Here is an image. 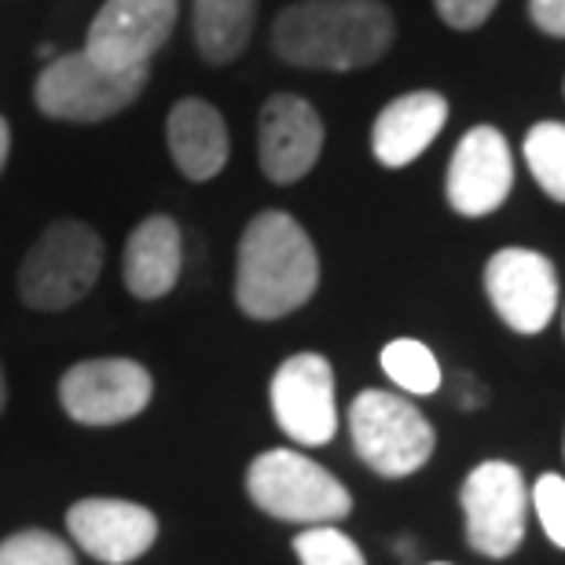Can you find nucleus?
I'll return each instance as SVG.
<instances>
[{"instance_id": "1", "label": "nucleus", "mask_w": 565, "mask_h": 565, "mask_svg": "<svg viewBox=\"0 0 565 565\" xmlns=\"http://www.w3.org/2000/svg\"><path fill=\"white\" fill-rule=\"evenodd\" d=\"M279 60L305 71H360L393 44V15L382 0H301L273 26Z\"/></svg>"}, {"instance_id": "2", "label": "nucleus", "mask_w": 565, "mask_h": 565, "mask_svg": "<svg viewBox=\"0 0 565 565\" xmlns=\"http://www.w3.org/2000/svg\"><path fill=\"white\" fill-rule=\"evenodd\" d=\"M320 287V257L290 213L265 210L250 221L239 243L235 301L254 320H279L298 312Z\"/></svg>"}, {"instance_id": "3", "label": "nucleus", "mask_w": 565, "mask_h": 565, "mask_svg": "<svg viewBox=\"0 0 565 565\" xmlns=\"http://www.w3.org/2000/svg\"><path fill=\"white\" fill-rule=\"evenodd\" d=\"M246 492L265 514L298 525H334L353 514V495L331 470L301 451H262L246 470Z\"/></svg>"}, {"instance_id": "4", "label": "nucleus", "mask_w": 565, "mask_h": 565, "mask_svg": "<svg viewBox=\"0 0 565 565\" xmlns=\"http://www.w3.org/2000/svg\"><path fill=\"white\" fill-rule=\"evenodd\" d=\"M104 239L82 221H60L22 257L19 294L38 312H63L96 287Z\"/></svg>"}, {"instance_id": "5", "label": "nucleus", "mask_w": 565, "mask_h": 565, "mask_svg": "<svg viewBox=\"0 0 565 565\" xmlns=\"http://www.w3.org/2000/svg\"><path fill=\"white\" fill-rule=\"evenodd\" d=\"M349 434L356 456L382 478H408L423 470L437 448V434L426 415L386 390H364L353 401Z\"/></svg>"}, {"instance_id": "6", "label": "nucleus", "mask_w": 565, "mask_h": 565, "mask_svg": "<svg viewBox=\"0 0 565 565\" xmlns=\"http://www.w3.org/2000/svg\"><path fill=\"white\" fill-rule=\"evenodd\" d=\"M147 66L143 71H107L88 52L55 55L38 77L33 99L41 115L60 121H104L126 110L132 99L143 93Z\"/></svg>"}, {"instance_id": "7", "label": "nucleus", "mask_w": 565, "mask_h": 565, "mask_svg": "<svg viewBox=\"0 0 565 565\" xmlns=\"http://www.w3.org/2000/svg\"><path fill=\"white\" fill-rule=\"evenodd\" d=\"M467 518V544L484 558H511L525 540L529 489L514 462L489 459L473 467L459 492Z\"/></svg>"}, {"instance_id": "8", "label": "nucleus", "mask_w": 565, "mask_h": 565, "mask_svg": "<svg viewBox=\"0 0 565 565\" xmlns=\"http://www.w3.org/2000/svg\"><path fill=\"white\" fill-rule=\"evenodd\" d=\"M151 371L137 360L104 356L74 364L60 382V404L82 426H118L129 423L151 404Z\"/></svg>"}, {"instance_id": "9", "label": "nucleus", "mask_w": 565, "mask_h": 565, "mask_svg": "<svg viewBox=\"0 0 565 565\" xmlns=\"http://www.w3.org/2000/svg\"><path fill=\"white\" fill-rule=\"evenodd\" d=\"M180 0H107L88 26L85 52L107 71H143L177 26Z\"/></svg>"}, {"instance_id": "10", "label": "nucleus", "mask_w": 565, "mask_h": 565, "mask_svg": "<svg viewBox=\"0 0 565 565\" xmlns=\"http://www.w3.org/2000/svg\"><path fill=\"white\" fill-rule=\"evenodd\" d=\"M484 290L495 316L518 334H540L558 309V276L544 254L507 246L484 265Z\"/></svg>"}, {"instance_id": "11", "label": "nucleus", "mask_w": 565, "mask_h": 565, "mask_svg": "<svg viewBox=\"0 0 565 565\" xmlns=\"http://www.w3.org/2000/svg\"><path fill=\"white\" fill-rule=\"evenodd\" d=\"M273 415L279 429L298 445H331L338 434L334 371L320 353L282 360L273 379Z\"/></svg>"}, {"instance_id": "12", "label": "nucleus", "mask_w": 565, "mask_h": 565, "mask_svg": "<svg viewBox=\"0 0 565 565\" xmlns=\"http://www.w3.org/2000/svg\"><path fill=\"white\" fill-rule=\"evenodd\" d=\"M514 188L511 143L500 129L478 126L459 140L448 166V202L462 217H484L500 210Z\"/></svg>"}, {"instance_id": "13", "label": "nucleus", "mask_w": 565, "mask_h": 565, "mask_svg": "<svg viewBox=\"0 0 565 565\" xmlns=\"http://www.w3.org/2000/svg\"><path fill=\"white\" fill-rule=\"evenodd\" d=\"M66 529L74 544L104 565H129L147 555L158 536V518L143 503L132 500H77L66 511Z\"/></svg>"}, {"instance_id": "14", "label": "nucleus", "mask_w": 565, "mask_h": 565, "mask_svg": "<svg viewBox=\"0 0 565 565\" xmlns=\"http://www.w3.org/2000/svg\"><path fill=\"white\" fill-rule=\"evenodd\" d=\"M323 121L301 96H273L257 126V162L273 184H298L320 162Z\"/></svg>"}, {"instance_id": "15", "label": "nucleus", "mask_w": 565, "mask_h": 565, "mask_svg": "<svg viewBox=\"0 0 565 565\" xmlns=\"http://www.w3.org/2000/svg\"><path fill=\"white\" fill-rule=\"evenodd\" d=\"M448 121V99L440 93H408L382 110L371 129V147L382 166L401 169L415 162Z\"/></svg>"}, {"instance_id": "16", "label": "nucleus", "mask_w": 565, "mask_h": 565, "mask_svg": "<svg viewBox=\"0 0 565 565\" xmlns=\"http://www.w3.org/2000/svg\"><path fill=\"white\" fill-rule=\"evenodd\" d=\"M166 140L177 169L188 180H213L228 162V129L206 99H180L166 118Z\"/></svg>"}, {"instance_id": "17", "label": "nucleus", "mask_w": 565, "mask_h": 565, "mask_svg": "<svg viewBox=\"0 0 565 565\" xmlns=\"http://www.w3.org/2000/svg\"><path fill=\"white\" fill-rule=\"evenodd\" d=\"M180 279V228L169 217H147L126 243V287L132 298L158 301Z\"/></svg>"}, {"instance_id": "18", "label": "nucleus", "mask_w": 565, "mask_h": 565, "mask_svg": "<svg viewBox=\"0 0 565 565\" xmlns=\"http://www.w3.org/2000/svg\"><path fill=\"white\" fill-rule=\"evenodd\" d=\"M257 0H195V44L202 60L232 63L254 30Z\"/></svg>"}, {"instance_id": "19", "label": "nucleus", "mask_w": 565, "mask_h": 565, "mask_svg": "<svg viewBox=\"0 0 565 565\" xmlns=\"http://www.w3.org/2000/svg\"><path fill=\"white\" fill-rule=\"evenodd\" d=\"M382 371L397 382L404 393H415V397H429L440 386V364L437 356L429 353L423 342L415 338H397L382 349Z\"/></svg>"}, {"instance_id": "20", "label": "nucleus", "mask_w": 565, "mask_h": 565, "mask_svg": "<svg viewBox=\"0 0 565 565\" xmlns=\"http://www.w3.org/2000/svg\"><path fill=\"white\" fill-rule=\"evenodd\" d=\"M525 162L533 169L536 184L555 202H565V126L562 121H540L525 137Z\"/></svg>"}, {"instance_id": "21", "label": "nucleus", "mask_w": 565, "mask_h": 565, "mask_svg": "<svg viewBox=\"0 0 565 565\" xmlns=\"http://www.w3.org/2000/svg\"><path fill=\"white\" fill-rule=\"evenodd\" d=\"M294 555L301 565H367L364 551L334 525H309L294 536Z\"/></svg>"}, {"instance_id": "22", "label": "nucleus", "mask_w": 565, "mask_h": 565, "mask_svg": "<svg viewBox=\"0 0 565 565\" xmlns=\"http://www.w3.org/2000/svg\"><path fill=\"white\" fill-rule=\"evenodd\" d=\"M0 565H77L66 540L44 529H22L0 544Z\"/></svg>"}, {"instance_id": "23", "label": "nucleus", "mask_w": 565, "mask_h": 565, "mask_svg": "<svg viewBox=\"0 0 565 565\" xmlns=\"http://www.w3.org/2000/svg\"><path fill=\"white\" fill-rule=\"evenodd\" d=\"M533 507H536L547 540L565 551V478L562 473H544V478L533 484Z\"/></svg>"}, {"instance_id": "24", "label": "nucleus", "mask_w": 565, "mask_h": 565, "mask_svg": "<svg viewBox=\"0 0 565 565\" xmlns=\"http://www.w3.org/2000/svg\"><path fill=\"white\" fill-rule=\"evenodd\" d=\"M495 4H500V0H434L437 15L445 19L451 30H478L495 11Z\"/></svg>"}, {"instance_id": "25", "label": "nucleus", "mask_w": 565, "mask_h": 565, "mask_svg": "<svg viewBox=\"0 0 565 565\" xmlns=\"http://www.w3.org/2000/svg\"><path fill=\"white\" fill-rule=\"evenodd\" d=\"M529 15L551 38H565V0H529Z\"/></svg>"}, {"instance_id": "26", "label": "nucleus", "mask_w": 565, "mask_h": 565, "mask_svg": "<svg viewBox=\"0 0 565 565\" xmlns=\"http://www.w3.org/2000/svg\"><path fill=\"white\" fill-rule=\"evenodd\" d=\"M8 147H11V129H8V121L0 118V173H4V162H8Z\"/></svg>"}, {"instance_id": "27", "label": "nucleus", "mask_w": 565, "mask_h": 565, "mask_svg": "<svg viewBox=\"0 0 565 565\" xmlns=\"http://www.w3.org/2000/svg\"><path fill=\"white\" fill-rule=\"evenodd\" d=\"M4 401H8V386H4V371H0V412H4Z\"/></svg>"}, {"instance_id": "28", "label": "nucleus", "mask_w": 565, "mask_h": 565, "mask_svg": "<svg viewBox=\"0 0 565 565\" xmlns=\"http://www.w3.org/2000/svg\"><path fill=\"white\" fill-rule=\"evenodd\" d=\"M437 565H440V562H437Z\"/></svg>"}]
</instances>
